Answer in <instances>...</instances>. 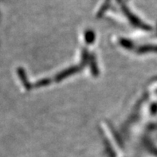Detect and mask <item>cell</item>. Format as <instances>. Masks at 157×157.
<instances>
[{"mask_svg": "<svg viewBox=\"0 0 157 157\" xmlns=\"http://www.w3.org/2000/svg\"><path fill=\"white\" fill-rule=\"evenodd\" d=\"M110 2H111V0H105V2H104V4L103 6H102V7L101 8V10H100V12H99V15H101V14H102L104 13V12L106 10L108 9V7L110 5Z\"/></svg>", "mask_w": 157, "mask_h": 157, "instance_id": "obj_1", "label": "cell"}]
</instances>
